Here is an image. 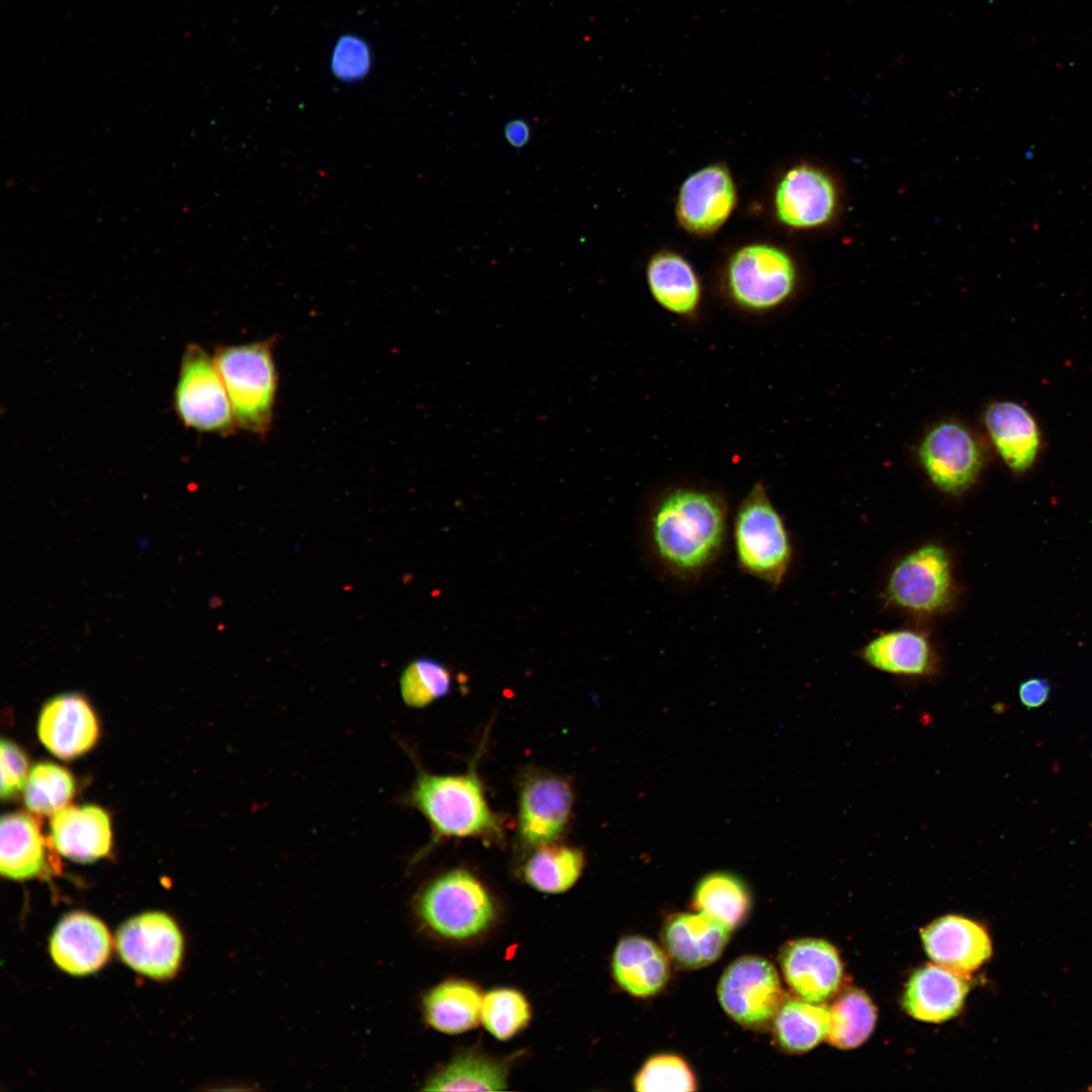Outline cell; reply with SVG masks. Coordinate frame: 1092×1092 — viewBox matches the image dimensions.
Instances as JSON below:
<instances>
[{"label":"cell","instance_id":"cell-23","mask_svg":"<svg viewBox=\"0 0 1092 1092\" xmlns=\"http://www.w3.org/2000/svg\"><path fill=\"white\" fill-rule=\"evenodd\" d=\"M990 439L1007 467L1022 473L1034 463L1040 449V433L1032 415L1013 401H994L984 414Z\"/></svg>","mask_w":1092,"mask_h":1092},{"label":"cell","instance_id":"cell-1","mask_svg":"<svg viewBox=\"0 0 1092 1092\" xmlns=\"http://www.w3.org/2000/svg\"><path fill=\"white\" fill-rule=\"evenodd\" d=\"M727 533V506L716 492L678 487L653 506L647 538L656 560L671 574L696 577L719 557Z\"/></svg>","mask_w":1092,"mask_h":1092},{"label":"cell","instance_id":"cell-27","mask_svg":"<svg viewBox=\"0 0 1092 1092\" xmlns=\"http://www.w3.org/2000/svg\"><path fill=\"white\" fill-rule=\"evenodd\" d=\"M482 996L471 983L449 980L431 989L423 998V1014L434 1029L458 1034L480 1021Z\"/></svg>","mask_w":1092,"mask_h":1092},{"label":"cell","instance_id":"cell-15","mask_svg":"<svg viewBox=\"0 0 1092 1092\" xmlns=\"http://www.w3.org/2000/svg\"><path fill=\"white\" fill-rule=\"evenodd\" d=\"M36 731L39 741L52 754L71 760L95 746L100 726L87 699L70 693L56 696L42 706Z\"/></svg>","mask_w":1092,"mask_h":1092},{"label":"cell","instance_id":"cell-2","mask_svg":"<svg viewBox=\"0 0 1092 1092\" xmlns=\"http://www.w3.org/2000/svg\"><path fill=\"white\" fill-rule=\"evenodd\" d=\"M474 762L466 772L459 775L419 770L401 800L429 821L433 832L431 844L445 837L502 840V821L488 806Z\"/></svg>","mask_w":1092,"mask_h":1092},{"label":"cell","instance_id":"cell-32","mask_svg":"<svg viewBox=\"0 0 1092 1092\" xmlns=\"http://www.w3.org/2000/svg\"><path fill=\"white\" fill-rule=\"evenodd\" d=\"M876 1019V1008L869 996L856 988H847L829 1007L827 1041L838 1049H854L871 1035Z\"/></svg>","mask_w":1092,"mask_h":1092},{"label":"cell","instance_id":"cell-20","mask_svg":"<svg viewBox=\"0 0 1092 1092\" xmlns=\"http://www.w3.org/2000/svg\"><path fill=\"white\" fill-rule=\"evenodd\" d=\"M924 949L937 965L969 975L992 954V942L980 924L954 915L943 916L921 933Z\"/></svg>","mask_w":1092,"mask_h":1092},{"label":"cell","instance_id":"cell-9","mask_svg":"<svg viewBox=\"0 0 1092 1092\" xmlns=\"http://www.w3.org/2000/svg\"><path fill=\"white\" fill-rule=\"evenodd\" d=\"M738 204V189L728 165L710 163L691 173L680 184L674 202L678 225L697 238L714 236Z\"/></svg>","mask_w":1092,"mask_h":1092},{"label":"cell","instance_id":"cell-34","mask_svg":"<svg viewBox=\"0 0 1092 1092\" xmlns=\"http://www.w3.org/2000/svg\"><path fill=\"white\" fill-rule=\"evenodd\" d=\"M452 688V675L445 664L431 657L411 661L399 677V691L404 704L421 709L447 696Z\"/></svg>","mask_w":1092,"mask_h":1092},{"label":"cell","instance_id":"cell-10","mask_svg":"<svg viewBox=\"0 0 1092 1092\" xmlns=\"http://www.w3.org/2000/svg\"><path fill=\"white\" fill-rule=\"evenodd\" d=\"M887 596L906 611L929 615L944 610L953 596L949 558L938 545H924L901 559L891 572Z\"/></svg>","mask_w":1092,"mask_h":1092},{"label":"cell","instance_id":"cell-36","mask_svg":"<svg viewBox=\"0 0 1092 1092\" xmlns=\"http://www.w3.org/2000/svg\"><path fill=\"white\" fill-rule=\"evenodd\" d=\"M634 1088L641 1092L694 1091L696 1081L681 1058L658 1055L644 1064L634 1079Z\"/></svg>","mask_w":1092,"mask_h":1092},{"label":"cell","instance_id":"cell-5","mask_svg":"<svg viewBox=\"0 0 1092 1092\" xmlns=\"http://www.w3.org/2000/svg\"><path fill=\"white\" fill-rule=\"evenodd\" d=\"M733 542L742 571L777 587L792 561V545L785 522L762 483H756L738 507Z\"/></svg>","mask_w":1092,"mask_h":1092},{"label":"cell","instance_id":"cell-18","mask_svg":"<svg viewBox=\"0 0 1092 1092\" xmlns=\"http://www.w3.org/2000/svg\"><path fill=\"white\" fill-rule=\"evenodd\" d=\"M780 962L788 985L807 1001L822 1003L839 990L841 962L836 949L825 940L791 941L782 950Z\"/></svg>","mask_w":1092,"mask_h":1092},{"label":"cell","instance_id":"cell-16","mask_svg":"<svg viewBox=\"0 0 1092 1092\" xmlns=\"http://www.w3.org/2000/svg\"><path fill=\"white\" fill-rule=\"evenodd\" d=\"M39 816L14 811L0 823V871L3 877L23 881L48 876L57 870V850L41 832Z\"/></svg>","mask_w":1092,"mask_h":1092},{"label":"cell","instance_id":"cell-31","mask_svg":"<svg viewBox=\"0 0 1092 1092\" xmlns=\"http://www.w3.org/2000/svg\"><path fill=\"white\" fill-rule=\"evenodd\" d=\"M694 907L722 921L732 929L743 922L750 908V895L736 875L716 872L705 876L696 886Z\"/></svg>","mask_w":1092,"mask_h":1092},{"label":"cell","instance_id":"cell-33","mask_svg":"<svg viewBox=\"0 0 1092 1092\" xmlns=\"http://www.w3.org/2000/svg\"><path fill=\"white\" fill-rule=\"evenodd\" d=\"M75 793V780L66 767L51 761L35 763L28 775L23 797L29 812L54 815L68 806Z\"/></svg>","mask_w":1092,"mask_h":1092},{"label":"cell","instance_id":"cell-26","mask_svg":"<svg viewBox=\"0 0 1092 1092\" xmlns=\"http://www.w3.org/2000/svg\"><path fill=\"white\" fill-rule=\"evenodd\" d=\"M862 657L879 670L900 675H929L936 667L929 640L913 630H895L875 638L863 648Z\"/></svg>","mask_w":1092,"mask_h":1092},{"label":"cell","instance_id":"cell-4","mask_svg":"<svg viewBox=\"0 0 1092 1092\" xmlns=\"http://www.w3.org/2000/svg\"><path fill=\"white\" fill-rule=\"evenodd\" d=\"M722 286L738 307L754 312L774 309L794 293L798 270L792 256L768 242L737 247L722 269Z\"/></svg>","mask_w":1092,"mask_h":1092},{"label":"cell","instance_id":"cell-12","mask_svg":"<svg viewBox=\"0 0 1092 1092\" xmlns=\"http://www.w3.org/2000/svg\"><path fill=\"white\" fill-rule=\"evenodd\" d=\"M917 455L930 481L951 494L973 485L984 463L977 438L957 421H942L931 427L923 436Z\"/></svg>","mask_w":1092,"mask_h":1092},{"label":"cell","instance_id":"cell-19","mask_svg":"<svg viewBox=\"0 0 1092 1092\" xmlns=\"http://www.w3.org/2000/svg\"><path fill=\"white\" fill-rule=\"evenodd\" d=\"M50 838L64 857L82 863L96 861L112 849L110 816L97 805H68L52 815Z\"/></svg>","mask_w":1092,"mask_h":1092},{"label":"cell","instance_id":"cell-7","mask_svg":"<svg viewBox=\"0 0 1092 1092\" xmlns=\"http://www.w3.org/2000/svg\"><path fill=\"white\" fill-rule=\"evenodd\" d=\"M121 961L154 980L172 979L180 969L184 940L176 921L160 911L145 912L123 922L115 934Z\"/></svg>","mask_w":1092,"mask_h":1092},{"label":"cell","instance_id":"cell-11","mask_svg":"<svg viewBox=\"0 0 1092 1092\" xmlns=\"http://www.w3.org/2000/svg\"><path fill=\"white\" fill-rule=\"evenodd\" d=\"M175 398L179 417L190 428L228 434L237 425L215 360L199 348L186 355Z\"/></svg>","mask_w":1092,"mask_h":1092},{"label":"cell","instance_id":"cell-14","mask_svg":"<svg viewBox=\"0 0 1092 1092\" xmlns=\"http://www.w3.org/2000/svg\"><path fill=\"white\" fill-rule=\"evenodd\" d=\"M569 783L554 775H533L519 796L518 830L521 840L537 847L554 842L564 831L572 811Z\"/></svg>","mask_w":1092,"mask_h":1092},{"label":"cell","instance_id":"cell-8","mask_svg":"<svg viewBox=\"0 0 1092 1092\" xmlns=\"http://www.w3.org/2000/svg\"><path fill=\"white\" fill-rule=\"evenodd\" d=\"M717 993L726 1013L748 1027L768 1023L786 1000L777 970L756 956L734 961L721 976Z\"/></svg>","mask_w":1092,"mask_h":1092},{"label":"cell","instance_id":"cell-25","mask_svg":"<svg viewBox=\"0 0 1092 1092\" xmlns=\"http://www.w3.org/2000/svg\"><path fill=\"white\" fill-rule=\"evenodd\" d=\"M612 969L620 987L637 997L657 994L667 983L670 973L665 952L642 936H628L618 942Z\"/></svg>","mask_w":1092,"mask_h":1092},{"label":"cell","instance_id":"cell-3","mask_svg":"<svg viewBox=\"0 0 1092 1092\" xmlns=\"http://www.w3.org/2000/svg\"><path fill=\"white\" fill-rule=\"evenodd\" d=\"M273 344L270 339L225 347L214 357L236 424L257 435H265L273 422L277 391Z\"/></svg>","mask_w":1092,"mask_h":1092},{"label":"cell","instance_id":"cell-35","mask_svg":"<svg viewBox=\"0 0 1092 1092\" xmlns=\"http://www.w3.org/2000/svg\"><path fill=\"white\" fill-rule=\"evenodd\" d=\"M530 1019V1004L515 989H494L482 997L480 1021L497 1039L513 1037L528 1025Z\"/></svg>","mask_w":1092,"mask_h":1092},{"label":"cell","instance_id":"cell-30","mask_svg":"<svg viewBox=\"0 0 1092 1092\" xmlns=\"http://www.w3.org/2000/svg\"><path fill=\"white\" fill-rule=\"evenodd\" d=\"M583 867L580 849L550 842L536 847L524 867V878L540 892L560 894L577 882Z\"/></svg>","mask_w":1092,"mask_h":1092},{"label":"cell","instance_id":"cell-17","mask_svg":"<svg viewBox=\"0 0 1092 1092\" xmlns=\"http://www.w3.org/2000/svg\"><path fill=\"white\" fill-rule=\"evenodd\" d=\"M49 948L60 970L73 976H87L108 962L112 939L99 918L76 911L59 921L51 935Z\"/></svg>","mask_w":1092,"mask_h":1092},{"label":"cell","instance_id":"cell-39","mask_svg":"<svg viewBox=\"0 0 1092 1092\" xmlns=\"http://www.w3.org/2000/svg\"><path fill=\"white\" fill-rule=\"evenodd\" d=\"M1050 695L1051 684L1045 678H1028L1019 686L1020 702L1028 710L1044 705L1049 701Z\"/></svg>","mask_w":1092,"mask_h":1092},{"label":"cell","instance_id":"cell-28","mask_svg":"<svg viewBox=\"0 0 1092 1092\" xmlns=\"http://www.w3.org/2000/svg\"><path fill=\"white\" fill-rule=\"evenodd\" d=\"M774 1019L779 1044L791 1053H804L826 1038L829 1007L803 998H786Z\"/></svg>","mask_w":1092,"mask_h":1092},{"label":"cell","instance_id":"cell-24","mask_svg":"<svg viewBox=\"0 0 1092 1092\" xmlns=\"http://www.w3.org/2000/svg\"><path fill=\"white\" fill-rule=\"evenodd\" d=\"M646 282L653 299L676 315H690L700 305V278L681 254L668 249L653 253L646 264Z\"/></svg>","mask_w":1092,"mask_h":1092},{"label":"cell","instance_id":"cell-21","mask_svg":"<svg viewBox=\"0 0 1092 1092\" xmlns=\"http://www.w3.org/2000/svg\"><path fill=\"white\" fill-rule=\"evenodd\" d=\"M731 931V927L704 912L677 913L666 921L662 941L677 965L699 969L722 954Z\"/></svg>","mask_w":1092,"mask_h":1092},{"label":"cell","instance_id":"cell-22","mask_svg":"<svg viewBox=\"0 0 1092 1092\" xmlns=\"http://www.w3.org/2000/svg\"><path fill=\"white\" fill-rule=\"evenodd\" d=\"M969 976L939 965L917 970L907 983L903 996L905 1010L913 1018L942 1022L962 1009L970 990Z\"/></svg>","mask_w":1092,"mask_h":1092},{"label":"cell","instance_id":"cell-38","mask_svg":"<svg viewBox=\"0 0 1092 1092\" xmlns=\"http://www.w3.org/2000/svg\"><path fill=\"white\" fill-rule=\"evenodd\" d=\"M1 790L2 801L16 797L26 784L30 767L29 758L24 749L10 739L1 740Z\"/></svg>","mask_w":1092,"mask_h":1092},{"label":"cell","instance_id":"cell-37","mask_svg":"<svg viewBox=\"0 0 1092 1092\" xmlns=\"http://www.w3.org/2000/svg\"><path fill=\"white\" fill-rule=\"evenodd\" d=\"M372 64L371 48L363 37L345 33L337 39L330 62L331 72L337 80L346 83L361 81L370 73Z\"/></svg>","mask_w":1092,"mask_h":1092},{"label":"cell","instance_id":"cell-29","mask_svg":"<svg viewBox=\"0 0 1092 1092\" xmlns=\"http://www.w3.org/2000/svg\"><path fill=\"white\" fill-rule=\"evenodd\" d=\"M507 1066L476 1053L455 1057L430 1077L423 1090L427 1091H499L507 1088Z\"/></svg>","mask_w":1092,"mask_h":1092},{"label":"cell","instance_id":"cell-40","mask_svg":"<svg viewBox=\"0 0 1092 1092\" xmlns=\"http://www.w3.org/2000/svg\"><path fill=\"white\" fill-rule=\"evenodd\" d=\"M504 135L510 146L522 149L531 139L530 124L521 118L513 119L505 125Z\"/></svg>","mask_w":1092,"mask_h":1092},{"label":"cell","instance_id":"cell-13","mask_svg":"<svg viewBox=\"0 0 1092 1092\" xmlns=\"http://www.w3.org/2000/svg\"><path fill=\"white\" fill-rule=\"evenodd\" d=\"M836 203L832 179L810 164L788 168L771 189V215L789 230L805 231L824 225L832 218Z\"/></svg>","mask_w":1092,"mask_h":1092},{"label":"cell","instance_id":"cell-6","mask_svg":"<svg viewBox=\"0 0 1092 1092\" xmlns=\"http://www.w3.org/2000/svg\"><path fill=\"white\" fill-rule=\"evenodd\" d=\"M415 911L430 931L455 940L479 935L495 915L485 887L463 869L441 875L424 887L416 898Z\"/></svg>","mask_w":1092,"mask_h":1092}]
</instances>
